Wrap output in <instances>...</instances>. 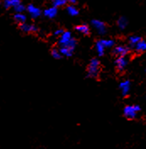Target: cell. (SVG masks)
Returning <instances> with one entry per match:
<instances>
[{
	"instance_id": "1",
	"label": "cell",
	"mask_w": 146,
	"mask_h": 149,
	"mask_svg": "<svg viewBox=\"0 0 146 149\" xmlns=\"http://www.w3.org/2000/svg\"><path fill=\"white\" fill-rule=\"evenodd\" d=\"M140 111V107L138 105H128L123 109V114L128 119L136 118L138 113Z\"/></svg>"
},
{
	"instance_id": "2",
	"label": "cell",
	"mask_w": 146,
	"mask_h": 149,
	"mask_svg": "<svg viewBox=\"0 0 146 149\" xmlns=\"http://www.w3.org/2000/svg\"><path fill=\"white\" fill-rule=\"evenodd\" d=\"M100 70V62L97 58L91 59L89 67H88V76L90 77H96L99 74Z\"/></svg>"
},
{
	"instance_id": "3",
	"label": "cell",
	"mask_w": 146,
	"mask_h": 149,
	"mask_svg": "<svg viewBox=\"0 0 146 149\" xmlns=\"http://www.w3.org/2000/svg\"><path fill=\"white\" fill-rule=\"evenodd\" d=\"M91 25L96 30L98 34L104 35L107 32V26L104 22L98 20V19H94L91 21Z\"/></svg>"
},
{
	"instance_id": "4",
	"label": "cell",
	"mask_w": 146,
	"mask_h": 149,
	"mask_svg": "<svg viewBox=\"0 0 146 149\" xmlns=\"http://www.w3.org/2000/svg\"><path fill=\"white\" fill-rule=\"evenodd\" d=\"M128 63V59L126 58L125 56H118V58L116 59V62H115L117 69L119 71H122L126 68Z\"/></svg>"
},
{
	"instance_id": "5",
	"label": "cell",
	"mask_w": 146,
	"mask_h": 149,
	"mask_svg": "<svg viewBox=\"0 0 146 149\" xmlns=\"http://www.w3.org/2000/svg\"><path fill=\"white\" fill-rule=\"evenodd\" d=\"M19 29L26 32V33H30V32H37V27L34 25H31V24H27V23H22V24H19Z\"/></svg>"
},
{
	"instance_id": "6",
	"label": "cell",
	"mask_w": 146,
	"mask_h": 149,
	"mask_svg": "<svg viewBox=\"0 0 146 149\" xmlns=\"http://www.w3.org/2000/svg\"><path fill=\"white\" fill-rule=\"evenodd\" d=\"M27 11L29 15L32 17V18L36 19L39 17L42 14V11L39 8H37L36 6H34L33 4H30L27 7Z\"/></svg>"
},
{
	"instance_id": "7",
	"label": "cell",
	"mask_w": 146,
	"mask_h": 149,
	"mask_svg": "<svg viewBox=\"0 0 146 149\" xmlns=\"http://www.w3.org/2000/svg\"><path fill=\"white\" fill-rule=\"evenodd\" d=\"M113 54L115 55L118 56H126L129 52V48L126 46H118L113 49Z\"/></svg>"
},
{
	"instance_id": "8",
	"label": "cell",
	"mask_w": 146,
	"mask_h": 149,
	"mask_svg": "<svg viewBox=\"0 0 146 149\" xmlns=\"http://www.w3.org/2000/svg\"><path fill=\"white\" fill-rule=\"evenodd\" d=\"M119 87L122 91V96H127L130 91V87H131V83L129 81H122L121 83L119 84Z\"/></svg>"
},
{
	"instance_id": "9",
	"label": "cell",
	"mask_w": 146,
	"mask_h": 149,
	"mask_svg": "<svg viewBox=\"0 0 146 149\" xmlns=\"http://www.w3.org/2000/svg\"><path fill=\"white\" fill-rule=\"evenodd\" d=\"M71 38H72L71 32H69V31H64V33L60 36L59 41H58V43H59V45L61 47L64 46V45H65L68 42L70 41Z\"/></svg>"
},
{
	"instance_id": "10",
	"label": "cell",
	"mask_w": 146,
	"mask_h": 149,
	"mask_svg": "<svg viewBox=\"0 0 146 149\" xmlns=\"http://www.w3.org/2000/svg\"><path fill=\"white\" fill-rule=\"evenodd\" d=\"M57 7H54V6L52 7V8L46 9L44 11V15L50 19L54 18L55 16L57 15Z\"/></svg>"
},
{
	"instance_id": "11",
	"label": "cell",
	"mask_w": 146,
	"mask_h": 149,
	"mask_svg": "<svg viewBox=\"0 0 146 149\" xmlns=\"http://www.w3.org/2000/svg\"><path fill=\"white\" fill-rule=\"evenodd\" d=\"M19 3H20L19 0H4L3 1V6L5 9L15 8Z\"/></svg>"
},
{
	"instance_id": "12",
	"label": "cell",
	"mask_w": 146,
	"mask_h": 149,
	"mask_svg": "<svg viewBox=\"0 0 146 149\" xmlns=\"http://www.w3.org/2000/svg\"><path fill=\"white\" fill-rule=\"evenodd\" d=\"M75 30L80 32L82 33L84 35H88L90 33V28L87 25H80V26H77L75 27Z\"/></svg>"
},
{
	"instance_id": "13",
	"label": "cell",
	"mask_w": 146,
	"mask_h": 149,
	"mask_svg": "<svg viewBox=\"0 0 146 149\" xmlns=\"http://www.w3.org/2000/svg\"><path fill=\"white\" fill-rule=\"evenodd\" d=\"M95 49H96V52H97V54H99V56H102L104 54L106 47L103 45L101 40L98 41V42L95 43Z\"/></svg>"
},
{
	"instance_id": "14",
	"label": "cell",
	"mask_w": 146,
	"mask_h": 149,
	"mask_svg": "<svg viewBox=\"0 0 146 149\" xmlns=\"http://www.w3.org/2000/svg\"><path fill=\"white\" fill-rule=\"evenodd\" d=\"M14 19L19 24H22V23H25L26 21V16L22 13H16L14 15Z\"/></svg>"
},
{
	"instance_id": "15",
	"label": "cell",
	"mask_w": 146,
	"mask_h": 149,
	"mask_svg": "<svg viewBox=\"0 0 146 149\" xmlns=\"http://www.w3.org/2000/svg\"><path fill=\"white\" fill-rule=\"evenodd\" d=\"M73 49L72 48H69V47H61L60 48V53L63 56L65 57H70V56L73 55Z\"/></svg>"
},
{
	"instance_id": "16",
	"label": "cell",
	"mask_w": 146,
	"mask_h": 149,
	"mask_svg": "<svg viewBox=\"0 0 146 149\" xmlns=\"http://www.w3.org/2000/svg\"><path fill=\"white\" fill-rule=\"evenodd\" d=\"M134 48L138 52V53H141V52H144V51H145L146 50V42L145 41H139L138 42L137 44L135 45V46L134 47Z\"/></svg>"
},
{
	"instance_id": "17",
	"label": "cell",
	"mask_w": 146,
	"mask_h": 149,
	"mask_svg": "<svg viewBox=\"0 0 146 149\" xmlns=\"http://www.w3.org/2000/svg\"><path fill=\"white\" fill-rule=\"evenodd\" d=\"M128 19L125 18V17H120L118 20V26L120 29L123 30L127 27L128 26Z\"/></svg>"
},
{
	"instance_id": "18",
	"label": "cell",
	"mask_w": 146,
	"mask_h": 149,
	"mask_svg": "<svg viewBox=\"0 0 146 149\" xmlns=\"http://www.w3.org/2000/svg\"><path fill=\"white\" fill-rule=\"evenodd\" d=\"M67 12H68V14H69V15H71V16H76V15H79V10H78V9H77L75 6H73V5L69 6V7L67 8Z\"/></svg>"
},
{
	"instance_id": "19",
	"label": "cell",
	"mask_w": 146,
	"mask_h": 149,
	"mask_svg": "<svg viewBox=\"0 0 146 149\" xmlns=\"http://www.w3.org/2000/svg\"><path fill=\"white\" fill-rule=\"evenodd\" d=\"M139 41H141V37H138V36H131L128 38L129 44H130V46L133 47L135 46Z\"/></svg>"
},
{
	"instance_id": "20",
	"label": "cell",
	"mask_w": 146,
	"mask_h": 149,
	"mask_svg": "<svg viewBox=\"0 0 146 149\" xmlns=\"http://www.w3.org/2000/svg\"><path fill=\"white\" fill-rule=\"evenodd\" d=\"M68 0H52V3H53V5L54 7H62L65 5L67 3Z\"/></svg>"
},
{
	"instance_id": "21",
	"label": "cell",
	"mask_w": 146,
	"mask_h": 149,
	"mask_svg": "<svg viewBox=\"0 0 146 149\" xmlns=\"http://www.w3.org/2000/svg\"><path fill=\"white\" fill-rule=\"evenodd\" d=\"M101 42L106 48H110V47L114 46V44H115V42L113 40H110V39L109 40H101Z\"/></svg>"
},
{
	"instance_id": "22",
	"label": "cell",
	"mask_w": 146,
	"mask_h": 149,
	"mask_svg": "<svg viewBox=\"0 0 146 149\" xmlns=\"http://www.w3.org/2000/svg\"><path fill=\"white\" fill-rule=\"evenodd\" d=\"M14 9H15V11L16 13H23V12L26 10V7L20 3H19L18 5H16V6L14 8Z\"/></svg>"
},
{
	"instance_id": "23",
	"label": "cell",
	"mask_w": 146,
	"mask_h": 149,
	"mask_svg": "<svg viewBox=\"0 0 146 149\" xmlns=\"http://www.w3.org/2000/svg\"><path fill=\"white\" fill-rule=\"evenodd\" d=\"M52 56L56 58V59H59V58H61V57H62V54H61V53H60V51H58V50H57V49H53L52 50Z\"/></svg>"
},
{
	"instance_id": "24",
	"label": "cell",
	"mask_w": 146,
	"mask_h": 149,
	"mask_svg": "<svg viewBox=\"0 0 146 149\" xmlns=\"http://www.w3.org/2000/svg\"><path fill=\"white\" fill-rule=\"evenodd\" d=\"M63 33H64V30H62V29H57V30L55 31L54 35L55 36H61Z\"/></svg>"
},
{
	"instance_id": "25",
	"label": "cell",
	"mask_w": 146,
	"mask_h": 149,
	"mask_svg": "<svg viewBox=\"0 0 146 149\" xmlns=\"http://www.w3.org/2000/svg\"><path fill=\"white\" fill-rule=\"evenodd\" d=\"M69 2H70L71 3H74L75 2H76V0H68Z\"/></svg>"
},
{
	"instance_id": "26",
	"label": "cell",
	"mask_w": 146,
	"mask_h": 149,
	"mask_svg": "<svg viewBox=\"0 0 146 149\" xmlns=\"http://www.w3.org/2000/svg\"><path fill=\"white\" fill-rule=\"evenodd\" d=\"M145 72H146V68H145Z\"/></svg>"
},
{
	"instance_id": "27",
	"label": "cell",
	"mask_w": 146,
	"mask_h": 149,
	"mask_svg": "<svg viewBox=\"0 0 146 149\" xmlns=\"http://www.w3.org/2000/svg\"></svg>"
}]
</instances>
